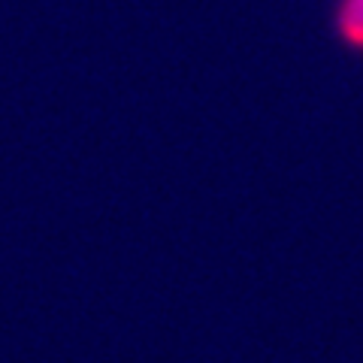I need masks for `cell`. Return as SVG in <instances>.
I'll return each instance as SVG.
<instances>
[{"label":"cell","instance_id":"1","mask_svg":"<svg viewBox=\"0 0 363 363\" xmlns=\"http://www.w3.org/2000/svg\"><path fill=\"white\" fill-rule=\"evenodd\" d=\"M336 30L351 49H363V0H339Z\"/></svg>","mask_w":363,"mask_h":363}]
</instances>
